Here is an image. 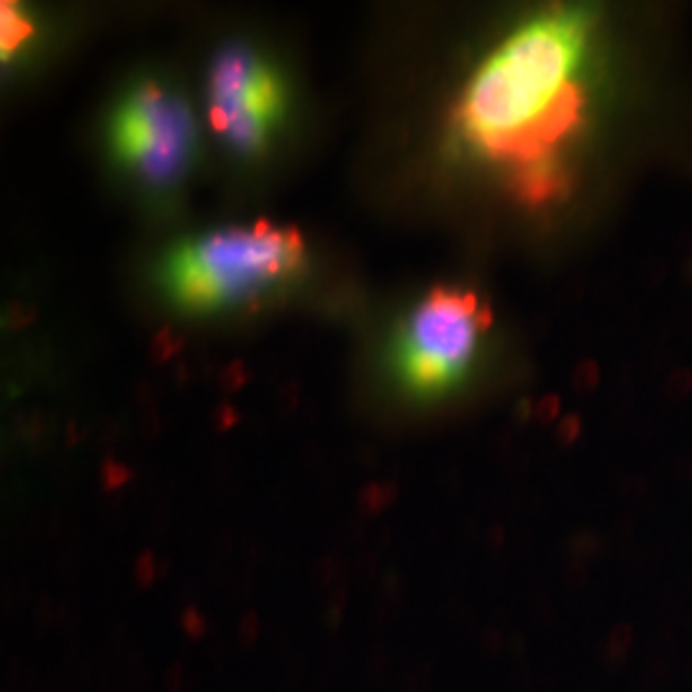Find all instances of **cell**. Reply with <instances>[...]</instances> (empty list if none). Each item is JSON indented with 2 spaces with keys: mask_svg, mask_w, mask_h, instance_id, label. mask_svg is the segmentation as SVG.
I'll list each match as a JSON object with an SVG mask.
<instances>
[{
  "mask_svg": "<svg viewBox=\"0 0 692 692\" xmlns=\"http://www.w3.org/2000/svg\"><path fill=\"white\" fill-rule=\"evenodd\" d=\"M580 26L569 18L539 21L479 70L464 98L467 134L490 154L541 164L577 121L583 95L572 80Z\"/></svg>",
  "mask_w": 692,
  "mask_h": 692,
  "instance_id": "obj_1",
  "label": "cell"
},
{
  "mask_svg": "<svg viewBox=\"0 0 692 692\" xmlns=\"http://www.w3.org/2000/svg\"><path fill=\"white\" fill-rule=\"evenodd\" d=\"M301 262L295 231L257 223L254 229L214 233L175 257L170 280L182 301L196 305L247 298Z\"/></svg>",
  "mask_w": 692,
  "mask_h": 692,
  "instance_id": "obj_2",
  "label": "cell"
},
{
  "mask_svg": "<svg viewBox=\"0 0 692 692\" xmlns=\"http://www.w3.org/2000/svg\"><path fill=\"white\" fill-rule=\"evenodd\" d=\"M487 311L469 293L436 290L413 313L403 338V372L418 388H442L475 352Z\"/></svg>",
  "mask_w": 692,
  "mask_h": 692,
  "instance_id": "obj_3",
  "label": "cell"
},
{
  "mask_svg": "<svg viewBox=\"0 0 692 692\" xmlns=\"http://www.w3.org/2000/svg\"><path fill=\"white\" fill-rule=\"evenodd\" d=\"M193 142L188 108L164 90H139L116 121V149L152 182L172 180Z\"/></svg>",
  "mask_w": 692,
  "mask_h": 692,
  "instance_id": "obj_4",
  "label": "cell"
},
{
  "mask_svg": "<svg viewBox=\"0 0 692 692\" xmlns=\"http://www.w3.org/2000/svg\"><path fill=\"white\" fill-rule=\"evenodd\" d=\"M280 108L275 77L247 52H226L214 72L211 121L239 149H257L267 121Z\"/></svg>",
  "mask_w": 692,
  "mask_h": 692,
  "instance_id": "obj_5",
  "label": "cell"
},
{
  "mask_svg": "<svg viewBox=\"0 0 692 692\" xmlns=\"http://www.w3.org/2000/svg\"><path fill=\"white\" fill-rule=\"evenodd\" d=\"M631 641H634V628L631 626H616L610 631V636L600 644V659L608 667H621L623 661L628 659V649H631Z\"/></svg>",
  "mask_w": 692,
  "mask_h": 692,
  "instance_id": "obj_6",
  "label": "cell"
},
{
  "mask_svg": "<svg viewBox=\"0 0 692 692\" xmlns=\"http://www.w3.org/2000/svg\"><path fill=\"white\" fill-rule=\"evenodd\" d=\"M29 31H31L29 23H23V21L16 16V11L8 13V8H5V13H3V49H8V47L13 49Z\"/></svg>",
  "mask_w": 692,
  "mask_h": 692,
  "instance_id": "obj_7",
  "label": "cell"
},
{
  "mask_svg": "<svg viewBox=\"0 0 692 692\" xmlns=\"http://www.w3.org/2000/svg\"><path fill=\"white\" fill-rule=\"evenodd\" d=\"M180 626H182V631H185L190 639H200V636H206V634H208V628H211L208 618H206L197 608H193V605L182 610V616H180Z\"/></svg>",
  "mask_w": 692,
  "mask_h": 692,
  "instance_id": "obj_8",
  "label": "cell"
},
{
  "mask_svg": "<svg viewBox=\"0 0 692 692\" xmlns=\"http://www.w3.org/2000/svg\"><path fill=\"white\" fill-rule=\"evenodd\" d=\"M259 636V616L254 613V610H249L241 616V623H239V639L241 644H254Z\"/></svg>",
  "mask_w": 692,
  "mask_h": 692,
  "instance_id": "obj_9",
  "label": "cell"
},
{
  "mask_svg": "<svg viewBox=\"0 0 692 692\" xmlns=\"http://www.w3.org/2000/svg\"><path fill=\"white\" fill-rule=\"evenodd\" d=\"M479 646H482V652H487V654H495V652H500V649L505 646L503 628H500V626H490V628H485V634L479 636Z\"/></svg>",
  "mask_w": 692,
  "mask_h": 692,
  "instance_id": "obj_10",
  "label": "cell"
},
{
  "mask_svg": "<svg viewBox=\"0 0 692 692\" xmlns=\"http://www.w3.org/2000/svg\"><path fill=\"white\" fill-rule=\"evenodd\" d=\"M667 675H670V664L661 661V659H654V661H649V664L644 667V682H646L649 688H652V685H659Z\"/></svg>",
  "mask_w": 692,
  "mask_h": 692,
  "instance_id": "obj_11",
  "label": "cell"
},
{
  "mask_svg": "<svg viewBox=\"0 0 692 692\" xmlns=\"http://www.w3.org/2000/svg\"><path fill=\"white\" fill-rule=\"evenodd\" d=\"M182 685H185V667L175 661V664H170V670H167V675H164V690L167 692H180L182 690Z\"/></svg>",
  "mask_w": 692,
  "mask_h": 692,
  "instance_id": "obj_12",
  "label": "cell"
},
{
  "mask_svg": "<svg viewBox=\"0 0 692 692\" xmlns=\"http://www.w3.org/2000/svg\"><path fill=\"white\" fill-rule=\"evenodd\" d=\"M428 682H431V670H428V667H418V670H413V675L408 677V682H406V690L408 692H426Z\"/></svg>",
  "mask_w": 692,
  "mask_h": 692,
  "instance_id": "obj_13",
  "label": "cell"
},
{
  "mask_svg": "<svg viewBox=\"0 0 692 692\" xmlns=\"http://www.w3.org/2000/svg\"><path fill=\"white\" fill-rule=\"evenodd\" d=\"M388 661H390V659H388V652H385L382 646H372V652H370V657H367L370 672H372V675H377V672L382 675V672L388 670Z\"/></svg>",
  "mask_w": 692,
  "mask_h": 692,
  "instance_id": "obj_14",
  "label": "cell"
},
{
  "mask_svg": "<svg viewBox=\"0 0 692 692\" xmlns=\"http://www.w3.org/2000/svg\"><path fill=\"white\" fill-rule=\"evenodd\" d=\"M136 580H139V585H149L154 580V559H152V554H142V559L136 565Z\"/></svg>",
  "mask_w": 692,
  "mask_h": 692,
  "instance_id": "obj_15",
  "label": "cell"
},
{
  "mask_svg": "<svg viewBox=\"0 0 692 692\" xmlns=\"http://www.w3.org/2000/svg\"><path fill=\"white\" fill-rule=\"evenodd\" d=\"M341 610H344V592H338V595H334L331 598V603H328V626L331 628H337L338 621H341Z\"/></svg>",
  "mask_w": 692,
  "mask_h": 692,
  "instance_id": "obj_16",
  "label": "cell"
},
{
  "mask_svg": "<svg viewBox=\"0 0 692 692\" xmlns=\"http://www.w3.org/2000/svg\"><path fill=\"white\" fill-rule=\"evenodd\" d=\"M302 670H305V657H302V654H298V657L290 661V670H287V675H290V679L295 682V679H301L302 677Z\"/></svg>",
  "mask_w": 692,
  "mask_h": 692,
  "instance_id": "obj_17",
  "label": "cell"
},
{
  "mask_svg": "<svg viewBox=\"0 0 692 692\" xmlns=\"http://www.w3.org/2000/svg\"><path fill=\"white\" fill-rule=\"evenodd\" d=\"M508 649H511V654H513V657H523V654H526V639H523L521 634H515L513 639H511V644H508Z\"/></svg>",
  "mask_w": 692,
  "mask_h": 692,
  "instance_id": "obj_18",
  "label": "cell"
},
{
  "mask_svg": "<svg viewBox=\"0 0 692 692\" xmlns=\"http://www.w3.org/2000/svg\"><path fill=\"white\" fill-rule=\"evenodd\" d=\"M654 644H657L659 649H672V646H675V634H672L670 628H664L657 639H654Z\"/></svg>",
  "mask_w": 692,
  "mask_h": 692,
  "instance_id": "obj_19",
  "label": "cell"
},
{
  "mask_svg": "<svg viewBox=\"0 0 692 692\" xmlns=\"http://www.w3.org/2000/svg\"><path fill=\"white\" fill-rule=\"evenodd\" d=\"M211 659H214L215 664H223V661H226V644H223V641H221V644H214Z\"/></svg>",
  "mask_w": 692,
  "mask_h": 692,
  "instance_id": "obj_20",
  "label": "cell"
},
{
  "mask_svg": "<svg viewBox=\"0 0 692 692\" xmlns=\"http://www.w3.org/2000/svg\"><path fill=\"white\" fill-rule=\"evenodd\" d=\"M688 670H690V667H688ZM688 677H692V670H690V672H688Z\"/></svg>",
  "mask_w": 692,
  "mask_h": 692,
  "instance_id": "obj_21",
  "label": "cell"
}]
</instances>
